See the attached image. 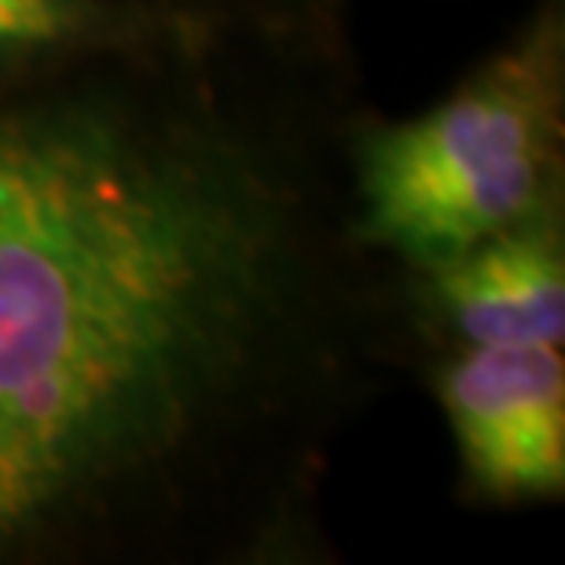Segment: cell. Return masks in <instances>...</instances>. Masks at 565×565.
Listing matches in <instances>:
<instances>
[{"mask_svg": "<svg viewBox=\"0 0 565 565\" xmlns=\"http://www.w3.org/2000/svg\"><path fill=\"white\" fill-rule=\"evenodd\" d=\"M360 66L169 22L0 66V565H334L327 478L415 375L356 239Z\"/></svg>", "mask_w": 565, "mask_h": 565, "instance_id": "1", "label": "cell"}, {"mask_svg": "<svg viewBox=\"0 0 565 565\" xmlns=\"http://www.w3.org/2000/svg\"><path fill=\"white\" fill-rule=\"evenodd\" d=\"M356 239L401 268L565 210V0H533L434 107L345 132Z\"/></svg>", "mask_w": 565, "mask_h": 565, "instance_id": "2", "label": "cell"}, {"mask_svg": "<svg viewBox=\"0 0 565 565\" xmlns=\"http://www.w3.org/2000/svg\"><path fill=\"white\" fill-rule=\"evenodd\" d=\"M415 375L448 423L462 503L484 511L562 503L565 345L445 349Z\"/></svg>", "mask_w": 565, "mask_h": 565, "instance_id": "3", "label": "cell"}, {"mask_svg": "<svg viewBox=\"0 0 565 565\" xmlns=\"http://www.w3.org/2000/svg\"><path fill=\"white\" fill-rule=\"evenodd\" d=\"M401 287L415 371L445 349L565 345V210L401 268Z\"/></svg>", "mask_w": 565, "mask_h": 565, "instance_id": "4", "label": "cell"}, {"mask_svg": "<svg viewBox=\"0 0 565 565\" xmlns=\"http://www.w3.org/2000/svg\"><path fill=\"white\" fill-rule=\"evenodd\" d=\"M154 19L356 63L353 0H121Z\"/></svg>", "mask_w": 565, "mask_h": 565, "instance_id": "5", "label": "cell"}, {"mask_svg": "<svg viewBox=\"0 0 565 565\" xmlns=\"http://www.w3.org/2000/svg\"><path fill=\"white\" fill-rule=\"evenodd\" d=\"M158 26L169 22L121 0H0V66L104 49Z\"/></svg>", "mask_w": 565, "mask_h": 565, "instance_id": "6", "label": "cell"}]
</instances>
